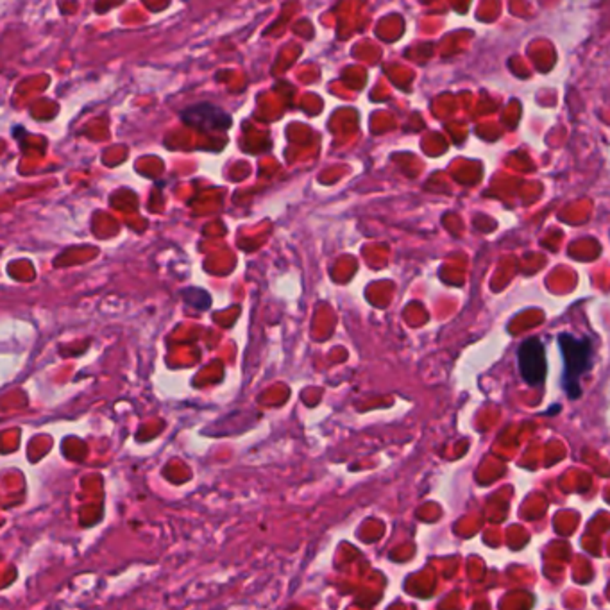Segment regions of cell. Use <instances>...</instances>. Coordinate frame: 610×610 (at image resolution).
Listing matches in <instances>:
<instances>
[{"label":"cell","mask_w":610,"mask_h":610,"mask_svg":"<svg viewBox=\"0 0 610 610\" xmlns=\"http://www.w3.org/2000/svg\"><path fill=\"white\" fill-rule=\"evenodd\" d=\"M181 118L186 126L201 131H226L233 122L224 109L209 102L188 106L181 111Z\"/></svg>","instance_id":"obj_3"},{"label":"cell","mask_w":610,"mask_h":610,"mask_svg":"<svg viewBox=\"0 0 610 610\" xmlns=\"http://www.w3.org/2000/svg\"><path fill=\"white\" fill-rule=\"evenodd\" d=\"M559 348L562 355V386L566 394L571 399H576L582 394L580 379L585 372L592 367V344L587 336H575L573 333H560Z\"/></svg>","instance_id":"obj_1"},{"label":"cell","mask_w":610,"mask_h":610,"mask_svg":"<svg viewBox=\"0 0 610 610\" xmlns=\"http://www.w3.org/2000/svg\"><path fill=\"white\" fill-rule=\"evenodd\" d=\"M518 365L521 378L526 385L541 386L546 379L548 363H546V349L541 340L532 336L526 338L518 349Z\"/></svg>","instance_id":"obj_2"}]
</instances>
